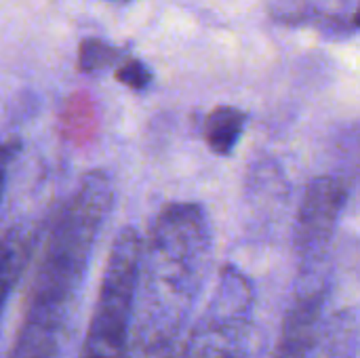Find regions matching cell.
I'll use <instances>...</instances> for the list:
<instances>
[{
    "label": "cell",
    "instance_id": "2",
    "mask_svg": "<svg viewBox=\"0 0 360 358\" xmlns=\"http://www.w3.org/2000/svg\"><path fill=\"white\" fill-rule=\"evenodd\" d=\"M112 205L114 184L101 169L84 173L61 205L44 238L8 358L59 357Z\"/></svg>",
    "mask_w": 360,
    "mask_h": 358
},
{
    "label": "cell",
    "instance_id": "10",
    "mask_svg": "<svg viewBox=\"0 0 360 358\" xmlns=\"http://www.w3.org/2000/svg\"><path fill=\"white\" fill-rule=\"evenodd\" d=\"M93 124H95V110L89 97L84 95L72 97L63 114V133L74 141L89 139L93 135Z\"/></svg>",
    "mask_w": 360,
    "mask_h": 358
},
{
    "label": "cell",
    "instance_id": "12",
    "mask_svg": "<svg viewBox=\"0 0 360 358\" xmlns=\"http://www.w3.org/2000/svg\"><path fill=\"white\" fill-rule=\"evenodd\" d=\"M19 152H21V141L17 137H0V203L4 196V188H6L8 167Z\"/></svg>",
    "mask_w": 360,
    "mask_h": 358
},
{
    "label": "cell",
    "instance_id": "4",
    "mask_svg": "<svg viewBox=\"0 0 360 358\" xmlns=\"http://www.w3.org/2000/svg\"><path fill=\"white\" fill-rule=\"evenodd\" d=\"M255 289L236 266L217 274L209 304L179 342L175 358H253Z\"/></svg>",
    "mask_w": 360,
    "mask_h": 358
},
{
    "label": "cell",
    "instance_id": "7",
    "mask_svg": "<svg viewBox=\"0 0 360 358\" xmlns=\"http://www.w3.org/2000/svg\"><path fill=\"white\" fill-rule=\"evenodd\" d=\"M34 243V234L21 224L0 234V319L11 293L15 291L23 270L30 264Z\"/></svg>",
    "mask_w": 360,
    "mask_h": 358
},
{
    "label": "cell",
    "instance_id": "3",
    "mask_svg": "<svg viewBox=\"0 0 360 358\" xmlns=\"http://www.w3.org/2000/svg\"><path fill=\"white\" fill-rule=\"evenodd\" d=\"M141 234L127 226L112 241L78 358H129Z\"/></svg>",
    "mask_w": 360,
    "mask_h": 358
},
{
    "label": "cell",
    "instance_id": "1",
    "mask_svg": "<svg viewBox=\"0 0 360 358\" xmlns=\"http://www.w3.org/2000/svg\"><path fill=\"white\" fill-rule=\"evenodd\" d=\"M213 234L198 203L165 205L141 238L129 357L175 354L209 281Z\"/></svg>",
    "mask_w": 360,
    "mask_h": 358
},
{
    "label": "cell",
    "instance_id": "8",
    "mask_svg": "<svg viewBox=\"0 0 360 358\" xmlns=\"http://www.w3.org/2000/svg\"><path fill=\"white\" fill-rule=\"evenodd\" d=\"M247 127V114L236 106H217L209 112L202 124V137L209 150L217 156H230L238 146Z\"/></svg>",
    "mask_w": 360,
    "mask_h": 358
},
{
    "label": "cell",
    "instance_id": "5",
    "mask_svg": "<svg viewBox=\"0 0 360 358\" xmlns=\"http://www.w3.org/2000/svg\"><path fill=\"white\" fill-rule=\"evenodd\" d=\"M348 194V181L340 175H319L308 184L293 232V247L304 270L325 260Z\"/></svg>",
    "mask_w": 360,
    "mask_h": 358
},
{
    "label": "cell",
    "instance_id": "13",
    "mask_svg": "<svg viewBox=\"0 0 360 358\" xmlns=\"http://www.w3.org/2000/svg\"><path fill=\"white\" fill-rule=\"evenodd\" d=\"M177 354V352H175ZM175 354H160V357H129V358H175Z\"/></svg>",
    "mask_w": 360,
    "mask_h": 358
},
{
    "label": "cell",
    "instance_id": "11",
    "mask_svg": "<svg viewBox=\"0 0 360 358\" xmlns=\"http://www.w3.org/2000/svg\"><path fill=\"white\" fill-rule=\"evenodd\" d=\"M116 82L133 89V91H143L152 84L154 74L152 70L137 57H122V61L118 63V70L114 72Z\"/></svg>",
    "mask_w": 360,
    "mask_h": 358
},
{
    "label": "cell",
    "instance_id": "9",
    "mask_svg": "<svg viewBox=\"0 0 360 358\" xmlns=\"http://www.w3.org/2000/svg\"><path fill=\"white\" fill-rule=\"evenodd\" d=\"M122 57L124 53L118 46L91 36V38H84L78 46V70L82 74H97L120 63Z\"/></svg>",
    "mask_w": 360,
    "mask_h": 358
},
{
    "label": "cell",
    "instance_id": "6",
    "mask_svg": "<svg viewBox=\"0 0 360 358\" xmlns=\"http://www.w3.org/2000/svg\"><path fill=\"white\" fill-rule=\"evenodd\" d=\"M327 291L323 283L308 281L300 287L285 312L274 358H314L321 333Z\"/></svg>",
    "mask_w": 360,
    "mask_h": 358
}]
</instances>
